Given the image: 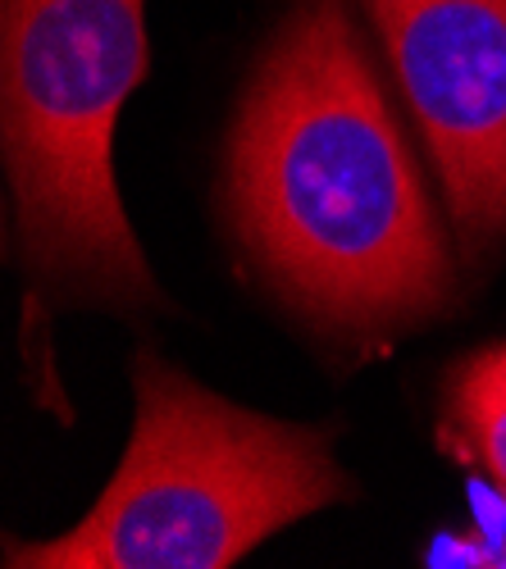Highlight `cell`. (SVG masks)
<instances>
[{
	"label": "cell",
	"instance_id": "3",
	"mask_svg": "<svg viewBox=\"0 0 506 569\" xmlns=\"http://www.w3.org/2000/svg\"><path fill=\"white\" fill-rule=\"evenodd\" d=\"M147 0H0V147L32 282L147 315L165 292L115 182L119 110L147 78Z\"/></svg>",
	"mask_w": 506,
	"mask_h": 569
},
{
	"label": "cell",
	"instance_id": "4",
	"mask_svg": "<svg viewBox=\"0 0 506 569\" xmlns=\"http://www.w3.org/2000/svg\"><path fill=\"white\" fill-rule=\"evenodd\" d=\"M466 256L506 237V0H360Z\"/></svg>",
	"mask_w": 506,
	"mask_h": 569
},
{
	"label": "cell",
	"instance_id": "1",
	"mask_svg": "<svg viewBox=\"0 0 506 569\" xmlns=\"http://www.w3.org/2000/svg\"><path fill=\"white\" fill-rule=\"evenodd\" d=\"M228 219L288 310L384 342L452 301L456 264L347 0H301L228 132Z\"/></svg>",
	"mask_w": 506,
	"mask_h": 569
},
{
	"label": "cell",
	"instance_id": "2",
	"mask_svg": "<svg viewBox=\"0 0 506 569\" xmlns=\"http://www.w3.org/2000/svg\"><path fill=\"white\" fill-rule=\"evenodd\" d=\"M334 433L224 401L156 351L132 356V433L115 479L14 569H228L297 519L351 501Z\"/></svg>",
	"mask_w": 506,
	"mask_h": 569
},
{
	"label": "cell",
	"instance_id": "5",
	"mask_svg": "<svg viewBox=\"0 0 506 569\" xmlns=\"http://www.w3.org/2000/svg\"><path fill=\"white\" fill-rule=\"evenodd\" d=\"M447 423L470 465L506 497V342L456 365L447 383Z\"/></svg>",
	"mask_w": 506,
	"mask_h": 569
}]
</instances>
